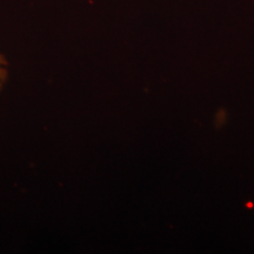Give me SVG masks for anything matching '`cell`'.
<instances>
[{
  "instance_id": "6da1fadb",
  "label": "cell",
  "mask_w": 254,
  "mask_h": 254,
  "mask_svg": "<svg viewBox=\"0 0 254 254\" xmlns=\"http://www.w3.org/2000/svg\"><path fill=\"white\" fill-rule=\"evenodd\" d=\"M8 77V65L5 57L0 53V92L4 88Z\"/></svg>"
}]
</instances>
